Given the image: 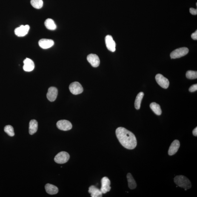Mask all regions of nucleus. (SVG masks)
I'll return each instance as SVG.
<instances>
[{
  "mask_svg": "<svg viewBox=\"0 0 197 197\" xmlns=\"http://www.w3.org/2000/svg\"><path fill=\"white\" fill-rule=\"evenodd\" d=\"M38 124L37 122L35 119L32 120L29 123V133L30 135L34 134L37 130Z\"/></svg>",
  "mask_w": 197,
  "mask_h": 197,
  "instance_id": "nucleus-18",
  "label": "nucleus"
},
{
  "mask_svg": "<svg viewBox=\"0 0 197 197\" xmlns=\"http://www.w3.org/2000/svg\"><path fill=\"white\" fill-rule=\"evenodd\" d=\"M197 90V84H195L191 86L189 88V91L190 92H194L196 91Z\"/></svg>",
  "mask_w": 197,
  "mask_h": 197,
  "instance_id": "nucleus-26",
  "label": "nucleus"
},
{
  "mask_svg": "<svg viewBox=\"0 0 197 197\" xmlns=\"http://www.w3.org/2000/svg\"><path fill=\"white\" fill-rule=\"evenodd\" d=\"M116 134L120 143L126 148L132 150L136 147V138L130 131L124 127H119L116 129Z\"/></svg>",
  "mask_w": 197,
  "mask_h": 197,
  "instance_id": "nucleus-1",
  "label": "nucleus"
},
{
  "mask_svg": "<svg viewBox=\"0 0 197 197\" xmlns=\"http://www.w3.org/2000/svg\"><path fill=\"white\" fill-rule=\"evenodd\" d=\"M45 189L46 192L49 195H55L58 192V189L56 186L50 184L46 185Z\"/></svg>",
  "mask_w": 197,
  "mask_h": 197,
  "instance_id": "nucleus-17",
  "label": "nucleus"
},
{
  "mask_svg": "<svg viewBox=\"0 0 197 197\" xmlns=\"http://www.w3.org/2000/svg\"><path fill=\"white\" fill-rule=\"evenodd\" d=\"M144 96V93L143 92H139L137 95L135 101V107L137 110H139L140 108L141 101Z\"/></svg>",
  "mask_w": 197,
  "mask_h": 197,
  "instance_id": "nucleus-21",
  "label": "nucleus"
},
{
  "mask_svg": "<svg viewBox=\"0 0 197 197\" xmlns=\"http://www.w3.org/2000/svg\"><path fill=\"white\" fill-rule=\"evenodd\" d=\"M127 178L128 182V186L129 188L131 190H133L136 188L137 184L131 174L128 173L127 175Z\"/></svg>",
  "mask_w": 197,
  "mask_h": 197,
  "instance_id": "nucleus-20",
  "label": "nucleus"
},
{
  "mask_svg": "<svg viewBox=\"0 0 197 197\" xmlns=\"http://www.w3.org/2000/svg\"><path fill=\"white\" fill-rule=\"evenodd\" d=\"M58 95V89L56 87H52L49 88L47 96L49 101H54L56 100Z\"/></svg>",
  "mask_w": 197,
  "mask_h": 197,
  "instance_id": "nucleus-12",
  "label": "nucleus"
},
{
  "mask_svg": "<svg viewBox=\"0 0 197 197\" xmlns=\"http://www.w3.org/2000/svg\"><path fill=\"white\" fill-rule=\"evenodd\" d=\"M87 60L93 67H97L99 65L100 61L99 58L96 54H91L88 56Z\"/></svg>",
  "mask_w": 197,
  "mask_h": 197,
  "instance_id": "nucleus-11",
  "label": "nucleus"
},
{
  "mask_svg": "<svg viewBox=\"0 0 197 197\" xmlns=\"http://www.w3.org/2000/svg\"><path fill=\"white\" fill-rule=\"evenodd\" d=\"M105 42L108 49L112 52H114L116 50V43L111 35H107L106 37Z\"/></svg>",
  "mask_w": 197,
  "mask_h": 197,
  "instance_id": "nucleus-10",
  "label": "nucleus"
},
{
  "mask_svg": "<svg viewBox=\"0 0 197 197\" xmlns=\"http://www.w3.org/2000/svg\"><path fill=\"white\" fill-rule=\"evenodd\" d=\"M190 12L191 14L193 15H196L197 14V9L193 8H191L190 9Z\"/></svg>",
  "mask_w": 197,
  "mask_h": 197,
  "instance_id": "nucleus-27",
  "label": "nucleus"
},
{
  "mask_svg": "<svg viewBox=\"0 0 197 197\" xmlns=\"http://www.w3.org/2000/svg\"><path fill=\"white\" fill-rule=\"evenodd\" d=\"M4 131L10 137H13L15 135L14 130L12 126H6L4 128Z\"/></svg>",
  "mask_w": 197,
  "mask_h": 197,
  "instance_id": "nucleus-24",
  "label": "nucleus"
},
{
  "mask_svg": "<svg viewBox=\"0 0 197 197\" xmlns=\"http://www.w3.org/2000/svg\"><path fill=\"white\" fill-rule=\"evenodd\" d=\"M192 133H193V134L194 136L197 137V127H196L194 129L192 132Z\"/></svg>",
  "mask_w": 197,
  "mask_h": 197,
  "instance_id": "nucleus-29",
  "label": "nucleus"
},
{
  "mask_svg": "<svg viewBox=\"0 0 197 197\" xmlns=\"http://www.w3.org/2000/svg\"><path fill=\"white\" fill-rule=\"evenodd\" d=\"M186 77L189 79H194L197 78V72L195 71L188 70L186 74Z\"/></svg>",
  "mask_w": 197,
  "mask_h": 197,
  "instance_id": "nucleus-25",
  "label": "nucleus"
},
{
  "mask_svg": "<svg viewBox=\"0 0 197 197\" xmlns=\"http://www.w3.org/2000/svg\"><path fill=\"white\" fill-rule=\"evenodd\" d=\"M38 44L40 47L43 49H47L52 47L54 45L53 40L47 39H42L39 41Z\"/></svg>",
  "mask_w": 197,
  "mask_h": 197,
  "instance_id": "nucleus-13",
  "label": "nucleus"
},
{
  "mask_svg": "<svg viewBox=\"0 0 197 197\" xmlns=\"http://www.w3.org/2000/svg\"><path fill=\"white\" fill-rule=\"evenodd\" d=\"M30 3L32 6L36 9H41L43 6L42 0H31Z\"/></svg>",
  "mask_w": 197,
  "mask_h": 197,
  "instance_id": "nucleus-23",
  "label": "nucleus"
},
{
  "mask_svg": "<svg viewBox=\"0 0 197 197\" xmlns=\"http://www.w3.org/2000/svg\"><path fill=\"white\" fill-rule=\"evenodd\" d=\"M155 78L157 83L163 88L167 89L169 87V80L162 75L160 74H158L156 75Z\"/></svg>",
  "mask_w": 197,
  "mask_h": 197,
  "instance_id": "nucleus-7",
  "label": "nucleus"
},
{
  "mask_svg": "<svg viewBox=\"0 0 197 197\" xmlns=\"http://www.w3.org/2000/svg\"><path fill=\"white\" fill-rule=\"evenodd\" d=\"M88 192L91 194L92 197H101L102 196V193L95 186L92 185L89 188Z\"/></svg>",
  "mask_w": 197,
  "mask_h": 197,
  "instance_id": "nucleus-16",
  "label": "nucleus"
},
{
  "mask_svg": "<svg viewBox=\"0 0 197 197\" xmlns=\"http://www.w3.org/2000/svg\"><path fill=\"white\" fill-rule=\"evenodd\" d=\"M69 89L73 94L75 95L79 94L83 91L82 86L78 82L72 83L69 86Z\"/></svg>",
  "mask_w": 197,
  "mask_h": 197,
  "instance_id": "nucleus-5",
  "label": "nucleus"
},
{
  "mask_svg": "<svg viewBox=\"0 0 197 197\" xmlns=\"http://www.w3.org/2000/svg\"><path fill=\"white\" fill-rule=\"evenodd\" d=\"M70 158V155L67 152H61L56 155L54 160L55 162L58 164H65L69 160Z\"/></svg>",
  "mask_w": 197,
  "mask_h": 197,
  "instance_id": "nucleus-4",
  "label": "nucleus"
},
{
  "mask_svg": "<svg viewBox=\"0 0 197 197\" xmlns=\"http://www.w3.org/2000/svg\"><path fill=\"white\" fill-rule=\"evenodd\" d=\"M189 49L187 47H181L173 51L170 54V58L172 59L180 58L187 55Z\"/></svg>",
  "mask_w": 197,
  "mask_h": 197,
  "instance_id": "nucleus-3",
  "label": "nucleus"
},
{
  "mask_svg": "<svg viewBox=\"0 0 197 197\" xmlns=\"http://www.w3.org/2000/svg\"><path fill=\"white\" fill-rule=\"evenodd\" d=\"M174 182L178 186L185 189L188 190L191 187V184L190 180L186 177L182 175L175 177L174 178Z\"/></svg>",
  "mask_w": 197,
  "mask_h": 197,
  "instance_id": "nucleus-2",
  "label": "nucleus"
},
{
  "mask_svg": "<svg viewBox=\"0 0 197 197\" xmlns=\"http://www.w3.org/2000/svg\"><path fill=\"white\" fill-rule=\"evenodd\" d=\"M150 107L152 110L156 115H160L161 114L162 111H161L160 106L159 104H156V103H152L150 104Z\"/></svg>",
  "mask_w": 197,
  "mask_h": 197,
  "instance_id": "nucleus-22",
  "label": "nucleus"
},
{
  "mask_svg": "<svg viewBox=\"0 0 197 197\" xmlns=\"http://www.w3.org/2000/svg\"><path fill=\"white\" fill-rule=\"evenodd\" d=\"M57 127L60 130L66 131L70 130L72 128V126L70 121L66 120H61L57 123Z\"/></svg>",
  "mask_w": 197,
  "mask_h": 197,
  "instance_id": "nucleus-6",
  "label": "nucleus"
},
{
  "mask_svg": "<svg viewBox=\"0 0 197 197\" xmlns=\"http://www.w3.org/2000/svg\"><path fill=\"white\" fill-rule=\"evenodd\" d=\"M45 25L47 28L49 30H54L57 28L56 24L54 21L50 18H48L45 22Z\"/></svg>",
  "mask_w": 197,
  "mask_h": 197,
  "instance_id": "nucleus-19",
  "label": "nucleus"
},
{
  "mask_svg": "<svg viewBox=\"0 0 197 197\" xmlns=\"http://www.w3.org/2000/svg\"><path fill=\"white\" fill-rule=\"evenodd\" d=\"M191 37L194 40H197V30L194 33L192 34L191 35Z\"/></svg>",
  "mask_w": 197,
  "mask_h": 197,
  "instance_id": "nucleus-28",
  "label": "nucleus"
},
{
  "mask_svg": "<svg viewBox=\"0 0 197 197\" xmlns=\"http://www.w3.org/2000/svg\"><path fill=\"white\" fill-rule=\"evenodd\" d=\"M24 65L23 69L26 72H30L35 68V64L33 61L30 58H27L24 61Z\"/></svg>",
  "mask_w": 197,
  "mask_h": 197,
  "instance_id": "nucleus-14",
  "label": "nucleus"
},
{
  "mask_svg": "<svg viewBox=\"0 0 197 197\" xmlns=\"http://www.w3.org/2000/svg\"><path fill=\"white\" fill-rule=\"evenodd\" d=\"M29 29L30 27L29 25H21L15 29V34L18 37H24L27 34Z\"/></svg>",
  "mask_w": 197,
  "mask_h": 197,
  "instance_id": "nucleus-9",
  "label": "nucleus"
},
{
  "mask_svg": "<svg viewBox=\"0 0 197 197\" xmlns=\"http://www.w3.org/2000/svg\"><path fill=\"white\" fill-rule=\"evenodd\" d=\"M101 190L102 193H106L110 191L111 189L110 180L106 177H104L101 180Z\"/></svg>",
  "mask_w": 197,
  "mask_h": 197,
  "instance_id": "nucleus-8",
  "label": "nucleus"
},
{
  "mask_svg": "<svg viewBox=\"0 0 197 197\" xmlns=\"http://www.w3.org/2000/svg\"><path fill=\"white\" fill-rule=\"evenodd\" d=\"M180 146V142L178 140H175L173 142L169 148L168 154L170 155H172L176 154L178 151V149Z\"/></svg>",
  "mask_w": 197,
  "mask_h": 197,
  "instance_id": "nucleus-15",
  "label": "nucleus"
}]
</instances>
